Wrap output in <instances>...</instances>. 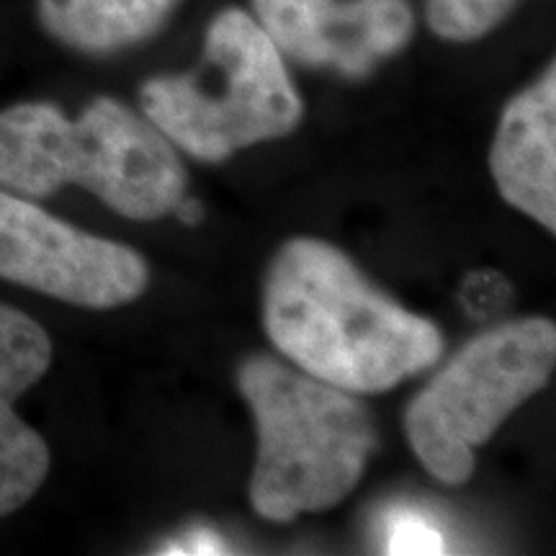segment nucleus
Instances as JSON below:
<instances>
[{"label":"nucleus","mask_w":556,"mask_h":556,"mask_svg":"<svg viewBox=\"0 0 556 556\" xmlns=\"http://www.w3.org/2000/svg\"><path fill=\"white\" fill-rule=\"evenodd\" d=\"M556 364L552 319L505 323L469 340L409 402L405 433L430 477L464 484L475 471V448L526 400L541 392Z\"/></svg>","instance_id":"5"},{"label":"nucleus","mask_w":556,"mask_h":556,"mask_svg":"<svg viewBox=\"0 0 556 556\" xmlns=\"http://www.w3.org/2000/svg\"><path fill=\"white\" fill-rule=\"evenodd\" d=\"M180 0H39L47 34L70 50L109 54L163 29Z\"/></svg>","instance_id":"10"},{"label":"nucleus","mask_w":556,"mask_h":556,"mask_svg":"<svg viewBox=\"0 0 556 556\" xmlns=\"http://www.w3.org/2000/svg\"><path fill=\"white\" fill-rule=\"evenodd\" d=\"M238 389L258 430L250 500L261 518L289 523L351 495L377 448L371 415L351 392L266 356L240 366Z\"/></svg>","instance_id":"3"},{"label":"nucleus","mask_w":556,"mask_h":556,"mask_svg":"<svg viewBox=\"0 0 556 556\" xmlns=\"http://www.w3.org/2000/svg\"><path fill=\"white\" fill-rule=\"evenodd\" d=\"M518 0H426L428 26L441 39L477 41L510 16Z\"/></svg>","instance_id":"11"},{"label":"nucleus","mask_w":556,"mask_h":556,"mask_svg":"<svg viewBox=\"0 0 556 556\" xmlns=\"http://www.w3.org/2000/svg\"><path fill=\"white\" fill-rule=\"evenodd\" d=\"M52 340L37 319L0 304V518L37 495L50 475L45 438L16 415V400L45 377Z\"/></svg>","instance_id":"8"},{"label":"nucleus","mask_w":556,"mask_h":556,"mask_svg":"<svg viewBox=\"0 0 556 556\" xmlns=\"http://www.w3.org/2000/svg\"><path fill=\"white\" fill-rule=\"evenodd\" d=\"M255 21L283 58L361 80L415 31L407 0H253Z\"/></svg>","instance_id":"7"},{"label":"nucleus","mask_w":556,"mask_h":556,"mask_svg":"<svg viewBox=\"0 0 556 556\" xmlns=\"http://www.w3.org/2000/svg\"><path fill=\"white\" fill-rule=\"evenodd\" d=\"M173 212H176L180 222H186V225H197V222H201V214H204V208H201L197 199H186L184 197L178 201Z\"/></svg>","instance_id":"14"},{"label":"nucleus","mask_w":556,"mask_h":556,"mask_svg":"<svg viewBox=\"0 0 556 556\" xmlns=\"http://www.w3.org/2000/svg\"><path fill=\"white\" fill-rule=\"evenodd\" d=\"M139 103L160 135L206 163L291 135L304 111L283 54L240 9L208 24L191 73L148 80Z\"/></svg>","instance_id":"4"},{"label":"nucleus","mask_w":556,"mask_h":556,"mask_svg":"<svg viewBox=\"0 0 556 556\" xmlns=\"http://www.w3.org/2000/svg\"><path fill=\"white\" fill-rule=\"evenodd\" d=\"M0 278L78 307L111 309L142 296L150 268L131 248L0 191Z\"/></svg>","instance_id":"6"},{"label":"nucleus","mask_w":556,"mask_h":556,"mask_svg":"<svg viewBox=\"0 0 556 556\" xmlns=\"http://www.w3.org/2000/svg\"><path fill=\"white\" fill-rule=\"evenodd\" d=\"M387 554H446L448 544L443 531L430 520L428 513L413 505L394 507L381 526Z\"/></svg>","instance_id":"12"},{"label":"nucleus","mask_w":556,"mask_h":556,"mask_svg":"<svg viewBox=\"0 0 556 556\" xmlns=\"http://www.w3.org/2000/svg\"><path fill=\"white\" fill-rule=\"evenodd\" d=\"M270 343L304 374L351 394H381L441 358L443 336L358 274L345 253L296 238L263 289Z\"/></svg>","instance_id":"1"},{"label":"nucleus","mask_w":556,"mask_h":556,"mask_svg":"<svg viewBox=\"0 0 556 556\" xmlns=\"http://www.w3.org/2000/svg\"><path fill=\"white\" fill-rule=\"evenodd\" d=\"M490 168L503 199L556 232V70L507 103Z\"/></svg>","instance_id":"9"},{"label":"nucleus","mask_w":556,"mask_h":556,"mask_svg":"<svg viewBox=\"0 0 556 556\" xmlns=\"http://www.w3.org/2000/svg\"><path fill=\"white\" fill-rule=\"evenodd\" d=\"M227 546L219 533L208 531V528H193L184 539L170 541L163 554H225Z\"/></svg>","instance_id":"13"},{"label":"nucleus","mask_w":556,"mask_h":556,"mask_svg":"<svg viewBox=\"0 0 556 556\" xmlns=\"http://www.w3.org/2000/svg\"><path fill=\"white\" fill-rule=\"evenodd\" d=\"M78 184L129 219L170 214L186 191V168L148 119L101 96L70 122L52 103L0 111V186L47 197Z\"/></svg>","instance_id":"2"}]
</instances>
